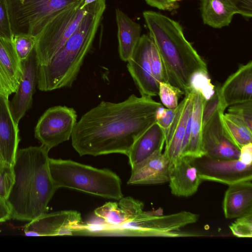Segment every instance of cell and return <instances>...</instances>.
I'll list each match as a JSON object with an SVG mask.
<instances>
[{
    "instance_id": "obj_1",
    "label": "cell",
    "mask_w": 252,
    "mask_h": 252,
    "mask_svg": "<svg viewBox=\"0 0 252 252\" xmlns=\"http://www.w3.org/2000/svg\"><path fill=\"white\" fill-rule=\"evenodd\" d=\"M161 105L152 97L134 94L118 103L103 101L77 122L72 146L80 156H127L136 139L156 121Z\"/></svg>"
},
{
    "instance_id": "obj_2",
    "label": "cell",
    "mask_w": 252,
    "mask_h": 252,
    "mask_svg": "<svg viewBox=\"0 0 252 252\" xmlns=\"http://www.w3.org/2000/svg\"><path fill=\"white\" fill-rule=\"evenodd\" d=\"M49 151L42 145L17 150L14 183L6 199L12 219L30 221L47 213L48 203L59 189L50 174Z\"/></svg>"
},
{
    "instance_id": "obj_3",
    "label": "cell",
    "mask_w": 252,
    "mask_h": 252,
    "mask_svg": "<svg viewBox=\"0 0 252 252\" xmlns=\"http://www.w3.org/2000/svg\"><path fill=\"white\" fill-rule=\"evenodd\" d=\"M143 16L161 57L168 82L185 95L190 92L192 75L199 71H208L206 63L186 38L178 22L153 11H145Z\"/></svg>"
},
{
    "instance_id": "obj_4",
    "label": "cell",
    "mask_w": 252,
    "mask_h": 252,
    "mask_svg": "<svg viewBox=\"0 0 252 252\" xmlns=\"http://www.w3.org/2000/svg\"><path fill=\"white\" fill-rule=\"evenodd\" d=\"M105 8V0L89 4L87 13L63 47L48 63L38 66L39 90L47 92L72 86L91 48Z\"/></svg>"
},
{
    "instance_id": "obj_5",
    "label": "cell",
    "mask_w": 252,
    "mask_h": 252,
    "mask_svg": "<svg viewBox=\"0 0 252 252\" xmlns=\"http://www.w3.org/2000/svg\"><path fill=\"white\" fill-rule=\"evenodd\" d=\"M49 166L52 178L59 189L66 188L117 200L123 197L121 180L109 169L52 158H49Z\"/></svg>"
},
{
    "instance_id": "obj_6",
    "label": "cell",
    "mask_w": 252,
    "mask_h": 252,
    "mask_svg": "<svg viewBox=\"0 0 252 252\" xmlns=\"http://www.w3.org/2000/svg\"><path fill=\"white\" fill-rule=\"evenodd\" d=\"M199 215L183 211L166 215L143 212L135 219L121 225L110 227V232L136 236L163 237H197L201 235L185 232L181 228L196 222Z\"/></svg>"
},
{
    "instance_id": "obj_7",
    "label": "cell",
    "mask_w": 252,
    "mask_h": 252,
    "mask_svg": "<svg viewBox=\"0 0 252 252\" xmlns=\"http://www.w3.org/2000/svg\"><path fill=\"white\" fill-rule=\"evenodd\" d=\"M84 0L58 13L35 36L38 66L48 63L77 29L88 10V5L81 7Z\"/></svg>"
},
{
    "instance_id": "obj_8",
    "label": "cell",
    "mask_w": 252,
    "mask_h": 252,
    "mask_svg": "<svg viewBox=\"0 0 252 252\" xmlns=\"http://www.w3.org/2000/svg\"><path fill=\"white\" fill-rule=\"evenodd\" d=\"M84 0H7L14 35L36 36L56 15Z\"/></svg>"
},
{
    "instance_id": "obj_9",
    "label": "cell",
    "mask_w": 252,
    "mask_h": 252,
    "mask_svg": "<svg viewBox=\"0 0 252 252\" xmlns=\"http://www.w3.org/2000/svg\"><path fill=\"white\" fill-rule=\"evenodd\" d=\"M77 117L73 108L61 105L49 108L38 120L35 137L50 151L71 138Z\"/></svg>"
},
{
    "instance_id": "obj_10",
    "label": "cell",
    "mask_w": 252,
    "mask_h": 252,
    "mask_svg": "<svg viewBox=\"0 0 252 252\" xmlns=\"http://www.w3.org/2000/svg\"><path fill=\"white\" fill-rule=\"evenodd\" d=\"M194 162L203 181L230 185L252 180V165L245 164L239 159H214L204 156L194 158Z\"/></svg>"
},
{
    "instance_id": "obj_11",
    "label": "cell",
    "mask_w": 252,
    "mask_h": 252,
    "mask_svg": "<svg viewBox=\"0 0 252 252\" xmlns=\"http://www.w3.org/2000/svg\"><path fill=\"white\" fill-rule=\"evenodd\" d=\"M153 39L150 34H143L132 55L127 61V69L141 95H158L159 84L154 79L150 63V50Z\"/></svg>"
},
{
    "instance_id": "obj_12",
    "label": "cell",
    "mask_w": 252,
    "mask_h": 252,
    "mask_svg": "<svg viewBox=\"0 0 252 252\" xmlns=\"http://www.w3.org/2000/svg\"><path fill=\"white\" fill-rule=\"evenodd\" d=\"M81 223V214L76 211L45 213L27 223L24 233L28 236L72 235L75 227Z\"/></svg>"
},
{
    "instance_id": "obj_13",
    "label": "cell",
    "mask_w": 252,
    "mask_h": 252,
    "mask_svg": "<svg viewBox=\"0 0 252 252\" xmlns=\"http://www.w3.org/2000/svg\"><path fill=\"white\" fill-rule=\"evenodd\" d=\"M218 110L203 127L202 142L205 157L214 159H238L240 150L228 138L223 129Z\"/></svg>"
},
{
    "instance_id": "obj_14",
    "label": "cell",
    "mask_w": 252,
    "mask_h": 252,
    "mask_svg": "<svg viewBox=\"0 0 252 252\" xmlns=\"http://www.w3.org/2000/svg\"><path fill=\"white\" fill-rule=\"evenodd\" d=\"M22 75L11 102L9 109L14 122L20 120L31 107L32 96L37 84L38 64L34 48L25 60L21 61Z\"/></svg>"
},
{
    "instance_id": "obj_15",
    "label": "cell",
    "mask_w": 252,
    "mask_h": 252,
    "mask_svg": "<svg viewBox=\"0 0 252 252\" xmlns=\"http://www.w3.org/2000/svg\"><path fill=\"white\" fill-rule=\"evenodd\" d=\"M194 158L180 156L169 164V186L176 196L189 197L196 193L203 181L194 162Z\"/></svg>"
},
{
    "instance_id": "obj_16",
    "label": "cell",
    "mask_w": 252,
    "mask_h": 252,
    "mask_svg": "<svg viewBox=\"0 0 252 252\" xmlns=\"http://www.w3.org/2000/svg\"><path fill=\"white\" fill-rule=\"evenodd\" d=\"M193 94L191 90L176 107L174 118L165 133V149L163 152L169 161L174 162L181 156L187 122L192 114Z\"/></svg>"
},
{
    "instance_id": "obj_17",
    "label": "cell",
    "mask_w": 252,
    "mask_h": 252,
    "mask_svg": "<svg viewBox=\"0 0 252 252\" xmlns=\"http://www.w3.org/2000/svg\"><path fill=\"white\" fill-rule=\"evenodd\" d=\"M223 108L252 100V62L240 64L221 86H219Z\"/></svg>"
},
{
    "instance_id": "obj_18",
    "label": "cell",
    "mask_w": 252,
    "mask_h": 252,
    "mask_svg": "<svg viewBox=\"0 0 252 252\" xmlns=\"http://www.w3.org/2000/svg\"><path fill=\"white\" fill-rule=\"evenodd\" d=\"M131 168L128 185H155L168 182L169 161L162 150L156 151Z\"/></svg>"
},
{
    "instance_id": "obj_19",
    "label": "cell",
    "mask_w": 252,
    "mask_h": 252,
    "mask_svg": "<svg viewBox=\"0 0 252 252\" xmlns=\"http://www.w3.org/2000/svg\"><path fill=\"white\" fill-rule=\"evenodd\" d=\"M19 132L10 111L8 97L0 93V160L14 164L20 141Z\"/></svg>"
},
{
    "instance_id": "obj_20",
    "label": "cell",
    "mask_w": 252,
    "mask_h": 252,
    "mask_svg": "<svg viewBox=\"0 0 252 252\" xmlns=\"http://www.w3.org/2000/svg\"><path fill=\"white\" fill-rule=\"evenodd\" d=\"M225 218H238L252 211V183L245 181L228 185L222 201Z\"/></svg>"
},
{
    "instance_id": "obj_21",
    "label": "cell",
    "mask_w": 252,
    "mask_h": 252,
    "mask_svg": "<svg viewBox=\"0 0 252 252\" xmlns=\"http://www.w3.org/2000/svg\"><path fill=\"white\" fill-rule=\"evenodd\" d=\"M165 135L156 121L135 141L127 155L131 168L156 151L163 150Z\"/></svg>"
},
{
    "instance_id": "obj_22",
    "label": "cell",
    "mask_w": 252,
    "mask_h": 252,
    "mask_svg": "<svg viewBox=\"0 0 252 252\" xmlns=\"http://www.w3.org/2000/svg\"><path fill=\"white\" fill-rule=\"evenodd\" d=\"M118 27L119 53L121 60L127 62L131 58L141 37V28L120 9H116Z\"/></svg>"
},
{
    "instance_id": "obj_23",
    "label": "cell",
    "mask_w": 252,
    "mask_h": 252,
    "mask_svg": "<svg viewBox=\"0 0 252 252\" xmlns=\"http://www.w3.org/2000/svg\"><path fill=\"white\" fill-rule=\"evenodd\" d=\"M0 69L10 94L15 93L22 75V69L12 39L0 38Z\"/></svg>"
},
{
    "instance_id": "obj_24",
    "label": "cell",
    "mask_w": 252,
    "mask_h": 252,
    "mask_svg": "<svg viewBox=\"0 0 252 252\" xmlns=\"http://www.w3.org/2000/svg\"><path fill=\"white\" fill-rule=\"evenodd\" d=\"M190 90L193 92V99L190 135L188 147L183 156L198 158L205 156L202 142V115L206 100L198 92Z\"/></svg>"
},
{
    "instance_id": "obj_25",
    "label": "cell",
    "mask_w": 252,
    "mask_h": 252,
    "mask_svg": "<svg viewBox=\"0 0 252 252\" xmlns=\"http://www.w3.org/2000/svg\"><path fill=\"white\" fill-rule=\"evenodd\" d=\"M200 12L204 24L217 29L228 26L237 14L228 0H201Z\"/></svg>"
},
{
    "instance_id": "obj_26",
    "label": "cell",
    "mask_w": 252,
    "mask_h": 252,
    "mask_svg": "<svg viewBox=\"0 0 252 252\" xmlns=\"http://www.w3.org/2000/svg\"><path fill=\"white\" fill-rule=\"evenodd\" d=\"M221 121L227 137L238 149L252 143V130L237 117L223 112L221 114Z\"/></svg>"
},
{
    "instance_id": "obj_27",
    "label": "cell",
    "mask_w": 252,
    "mask_h": 252,
    "mask_svg": "<svg viewBox=\"0 0 252 252\" xmlns=\"http://www.w3.org/2000/svg\"><path fill=\"white\" fill-rule=\"evenodd\" d=\"M94 213L109 226L119 225L128 220L126 214L117 202H107L95 209Z\"/></svg>"
},
{
    "instance_id": "obj_28",
    "label": "cell",
    "mask_w": 252,
    "mask_h": 252,
    "mask_svg": "<svg viewBox=\"0 0 252 252\" xmlns=\"http://www.w3.org/2000/svg\"><path fill=\"white\" fill-rule=\"evenodd\" d=\"M190 90L199 93L206 100L213 95L215 88L211 83L208 71H199L192 75L190 80Z\"/></svg>"
},
{
    "instance_id": "obj_29",
    "label": "cell",
    "mask_w": 252,
    "mask_h": 252,
    "mask_svg": "<svg viewBox=\"0 0 252 252\" xmlns=\"http://www.w3.org/2000/svg\"><path fill=\"white\" fill-rule=\"evenodd\" d=\"M184 95L178 88L168 82L159 83L158 96L162 104L167 108L175 109L178 105L179 99Z\"/></svg>"
},
{
    "instance_id": "obj_30",
    "label": "cell",
    "mask_w": 252,
    "mask_h": 252,
    "mask_svg": "<svg viewBox=\"0 0 252 252\" xmlns=\"http://www.w3.org/2000/svg\"><path fill=\"white\" fill-rule=\"evenodd\" d=\"M12 40L16 52L21 61L26 59L34 48L36 37L28 33H19L14 35Z\"/></svg>"
},
{
    "instance_id": "obj_31",
    "label": "cell",
    "mask_w": 252,
    "mask_h": 252,
    "mask_svg": "<svg viewBox=\"0 0 252 252\" xmlns=\"http://www.w3.org/2000/svg\"><path fill=\"white\" fill-rule=\"evenodd\" d=\"M229 226L232 233L239 238L252 237V211L236 218Z\"/></svg>"
},
{
    "instance_id": "obj_32",
    "label": "cell",
    "mask_w": 252,
    "mask_h": 252,
    "mask_svg": "<svg viewBox=\"0 0 252 252\" xmlns=\"http://www.w3.org/2000/svg\"><path fill=\"white\" fill-rule=\"evenodd\" d=\"M14 180L13 165L0 160V197L6 199Z\"/></svg>"
},
{
    "instance_id": "obj_33",
    "label": "cell",
    "mask_w": 252,
    "mask_h": 252,
    "mask_svg": "<svg viewBox=\"0 0 252 252\" xmlns=\"http://www.w3.org/2000/svg\"><path fill=\"white\" fill-rule=\"evenodd\" d=\"M150 63L152 75L158 84L160 82H168L162 61L153 40L150 50Z\"/></svg>"
},
{
    "instance_id": "obj_34",
    "label": "cell",
    "mask_w": 252,
    "mask_h": 252,
    "mask_svg": "<svg viewBox=\"0 0 252 252\" xmlns=\"http://www.w3.org/2000/svg\"><path fill=\"white\" fill-rule=\"evenodd\" d=\"M228 113L242 121L252 130V100L228 107Z\"/></svg>"
},
{
    "instance_id": "obj_35",
    "label": "cell",
    "mask_w": 252,
    "mask_h": 252,
    "mask_svg": "<svg viewBox=\"0 0 252 252\" xmlns=\"http://www.w3.org/2000/svg\"><path fill=\"white\" fill-rule=\"evenodd\" d=\"M13 36L7 0H0V38L12 39Z\"/></svg>"
},
{
    "instance_id": "obj_36",
    "label": "cell",
    "mask_w": 252,
    "mask_h": 252,
    "mask_svg": "<svg viewBox=\"0 0 252 252\" xmlns=\"http://www.w3.org/2000/svg\"><path fill=\"white\" fill-rule=\"evenodd\" d=\"M220 109L225 110L222 105L218 86L215 88L213 95L204 103L202 115L203 127L212 116Z\"/></svg>"
},
{
    "instance_id": "obj_37",
    "label": "cell",
    "mask_w": 252,
    "mask_h": 252,
    "mask_svg": "<svg viewBox=\"0 0 252 252\" xmlns=\"http://www.w3.org/2000/svg\"><path fill=\"white\" fill-rule=\"evenodd\" d=\"M175 109L165 108L161 105L157 109L156 114V121L162 129L164 135L170 127L175 115Z\"/></svg>"
},
{
    "instance_id": "obj_38",
    "label": "cell",
    "mask_w": 252,
    "mask_h": 252,
    "mask_svg": "<svg viewBox=\"0 0 252 252\" xmlns=\"http://www.w3.org/2000/svg\"><path fill=\"white\" fill-rule=\"evenodd\" d=\"M236 10L237 14L249 19L252 16V0H228Z\"/></svg>"
},
{
    "instance_id": "obj_39",
    "label": "cell",
    "mask_w": 252,
    "mask_h": 252,
    "mask_svg": "<svg viewBox=\"0 0 252 252\" xmlns=\"http://www.w3.org/2000/svg\"><path fill=\"white\" fill-rule=\"evenodd\" d=\"M182 0H145L151 6L160 10L172 11L179 7V2Z\"/></svg>"
},
{
    "instance_id": "obj_40",
    "label": "cell",
    "mask_w": 252,
    "mask_h": 252,
    "mask_svg": "<svg viewBox=\"0 0 252 252\" xmlns=\"http://www.w3.org/2000/svg\"><path fill=\"white\" fill-rule=\"evenodd\" d=\"M238 159L245 164L252 165V143L245 145L241 148Z\"/></svg>"
},
{
    "instance_id": "obj_41",
    "label": "cell",
    "mask_w": 252,
    "mask_h": 252,
    "mask_svg": "<svg viewBox=\"0 0 252 252\" xmlns=\"http://www.w3.org/2000/svg\"><path fill=\"white\" fill-rule=\"evenodd\" d=\"M12 219L10 208L5 199L0 197V222Z\"/></svg>"
},
{
    "instance_id": "obj_42",
    "label": "cell",
    "mask_w": 252,
    "mask_h": 252,
    "mask_svg": "<svg viewBox=\"0 0 252 252\" xmlns=\"http://www.w3.org/2000/svg\"><path fill=\"white\" fill-rule=\"evenodd\" d=\"M98 0H84V2L83 3V4L81 5V8H83L85 6L91 4V3H92L94 2H95L96 1H97Z\"/></svg>"
}]
</instances>
